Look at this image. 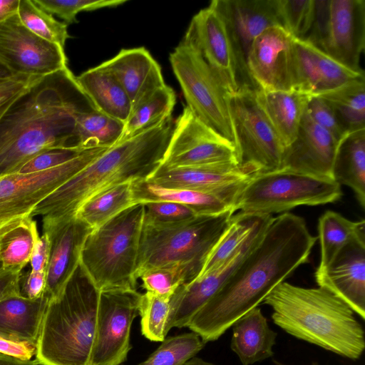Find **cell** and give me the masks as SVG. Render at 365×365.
Listing matches in <instances>:
<instances>
[{"instance_id":"6da1fadb","label":"cell","mask_w":365,"mask_h":365,"mask_svg":"<svg viewBox=\"0 0 365 365\" xmlns=\"http://www.w3.org/2000/svg\"><path fill=\"white\" fill-rule=\"evenodd\" d=\"M317 239L300 216L284 212L273 217L259 240L192 317L187 327L205 343L219 339L308 262Z\"/></svg>"},{"instance_id":"7a4b0ae2","label":"cell","mask_w":365,"mask_h":365,"mask_svg":"<svg viewBox=\"0 0 365 365\" xmlns=\"http://www.w3.org/2000/svg\"><path fill=\"white\" fill-rule=\"evenodd\" d=\"M93 110L68 67L41 77L0 120V177L16 173L43 151L79 148L76 120Z\"/></svg>"},{"instance_id":"3957f363","label":"cell","mask_w":365,"mask_h":365,"mask_svg":"<svg viewBox=\"0 0 365 365\" xmlns=\"http://www.w3.org/2000/svg\"><path fill=\"white\" fill-rule=\"evenodd\" d=\"M174 125L170 116L108 148L41 202L31 215L48 220L70 218L96 194L125 182L147 179L160 165Z\"/></svg>"},{"instance_id":"277c9868","label":"cell","mask_w":365,"mask_h":365,"mask_svg":"<svg viewBox=\"0 0 365 365\" xmlns=\"http://www.w3.org/2000/svg\"><path fill=\"white\" fill-rule=\"evenodd\" d=\"M273 322L292 336L356 360L365 349L364 331L353 310L327 289L283 282L264 299Z\"/></svg>"},{"instance_id":"5b68a950","label":"cell","mask_w":365,"mask_h":365,"mask_svg":"<svg viewBox=\"0 0 365 365\" xmlns=\"http://www.w3.org/2000/svg\"><path fill=\"white\" fill-rule=\"evenodd\" d=\"M100 292L79 264L48 304L37 343L38 364L91 365Z\"/></svg>"},{"instance_id":"8992f818","label":"cell","mask_w":365,"mask_h":365,"mask_svg":"<svg viewBox=\"0 0 365 365\" xmlns=\"http://www.w3.org/2000/svg\"><path fill=\"white\" fill-rule=\"evenodd\" d=\"M234 213L197 215L180 222L156 224L143 221L136 264V278L155 268L175 267L185 283L200 274L212 250Z\"/></svg>"},{"instance_id":"52a82bcc","label":"cell","mask_w":365,"mask_h":365,"mask_svg":"<svg viewBox=\"0 0 365 365\" xmlns=\"http://www.w3.org/2000/svg\"><path fill=\"white\" fill-rule=\"evenodd\" d=\"M144 210L143 204H135L93 230L86 237L80 265L100 292L136 289Z\"/></svg>"},{"instance_id":"ba28073f","label":"cell","mask_w":365,"mask_h":365,"mask_svg":"<svg viewBox=\"0 0 365 365\" xmlns=\"http://www.w3.org/2000/svg\"><path fill=\"white\" fill-rule=\"evenodd\" d=\"M343 192L331 179L287 170L252 175L240 192L237 211L261 215L287 212L299 205H319L338 201Z\"/></svg>"},{"instance_id":"9c48e42d","label":"cell","mask_w":365,"mask_h":365,"mask_svg":"<svg viewBox=\"0 0 365 365\" xmlns=\"http://www.w3.org/2000/svg\"><path fill=\"white\" fill-rule=\"evenodd\" d=\"M169 61L187 106L200 121L235 145L230 95L200 53L180 42L170 53Z\"/></svg>"},{"instance_id":"30bf717a","label":"cell","mask_w":365,"mask_h":365,"mask_svg":"<svg viewBox=\"0 0 365 365\" xmlns=\"http://www.w3.org/2000/svg\"><path fill=\"white\" fill-rule=\"evenodd\" d=\"M312 26L304 40L356 71L365 46L364 0H314Z\"/></svg>"},{"instance_id":"8fae6325","label":"cell","mask_w":365,"mask_h":365,"mask_svg":"<svg viewBox=\"0 0 365 365\" xmlns=\"http://www.w3.org/2000/svg\"><path fill=\"white\" fill-rule=\"evenodd\" d=\"M239 165L252 175L278 170L285 147L258 104L253 88L230 96Z\"/></svg>"},{"instance_id":"7c38bea8","label":"cell","mask_w":365,"mask_h":365,"mask_svg":"<svg viewBox=\"0 0 365 365\" xmlns=\"http://www.w3.org/2000/svg\"><path fill=\"white\" fill-rule=\"evenodd\" d=\"M108 148H88L75 158L46 170L0 177V223L31 215L41 202Z\"/></svg>"},{"instance_id":"4fadbf2b","label":"cell","mask_w":365,"mask_h":365,"mask_svg":"<svg viewBox=\"0 0 365 365\" xmlns=\"http://www.w3.org/2000/svg\"><path fill=\"white\" fill-rule=\"evenodd\" d=\"M227 164L239 165L235 144L204 124L185 106L175 121L160 165L181 168Z\"/></svg>"},{"instance_id":"5bb4252c","label":"cell","mask_w":365,"mask_h":365,"mask_svg":"<svg viewBox=\"0 0 365 365\" xmlns=\"http://www.w3.org/2000/svg\"><path fill=\"white\" fill-rule=\"evenodd\" d=\"M137 289L100 292L96 331L91 365H120L131 349L130 328L138 313Z\"/></svg>"},{"instance_id":"9a60e30c","label":"cell","mask_w":365,"mask_h":365,"mask_svg":"<svg viewBox=\"0 0 365 365\" xmlns=\"http://www.w3.org/2000/svg\"><path fill=\"white\" fill-rule=\"evenodd\" d=\"M0 63L12 75L43 77L67 68L64 48L29 30L17 14L0 23Z\"/></svg>"},{"instance_id":"2e32d148","label":"cell","mask_w":365,"mask_h":365,"mask_svg":"<svg viewBox=\"0 0 365 365\" xmlns=\"http://www.w3.org/2000/svg\"><path fill=\"white\" fill-rule=\"evenodd\" d=\"M181 42L200 53L230 96L237 92L240 83L232 43L222 17L212 6L192 17Z\"/></svg>"},{"instance_id":"e0dca14e","label":"cell","mask_w":365,"mask_h":365,"mask_svg":"<svg viewBox=\"0 0 365 365\" xmlns=\"http://www.w3.org/2000/svg\"><path fill=\"white\" fill-rule=\"evenodd\" d=\"M222 17L237 59L241 86L252 85L247 58L254 40L266 29L281 26L276 0H214L210 2Z\"/></svg>"},{"instance_id":"ac0fdd59","label":"cell","mask_w":365,"mask_h":365,"mask_svg":"<svg viewBox=\"0 0 365 365\" xmlns=\"http://www.w3.org/2000/svg\"><path fill=\"white\" fill-rule=\"evenodd\" d=\"M293 38L282 26H273L254 40L247 58L254 89L293 90Z\"/></svg>"},{"instance_id":"d6986e66","label":"cell","mask_w":365,"mask_h":365,"mask_svg":"<svg viewBox=\"0 0 365 365\" xmlns=\"http://www.w3.org/2000/svg\"><path fill=\"white\" fill-rule=\"evenodd\" d=\"M92 230L75 216L43 219V232L48 235L50 243L43 295L49 301L62 292L79 266L84 242Z\"/></svg>"},{"instance_id":"ffe728a7","label":"cell","mask_w":365,"mask_h":365,"mask_svg":"<svg viewBox=\"0 0 365 365\" xmlns=\"http://www.w3.org/2000/svg\"><path fill=\"white\" fill-rule=\"evenodd\" d=\"M273 220L267 215L254 230L241 249L219 268L178 287L170 298L169 328L187 327L192 317L219 290Z\"/></svg>"},{"instance_id":"44dd1931","label":"cell","mask_w":365,"mask_h":365,"mask_svg":"<svg viewBox=\"0 0 365 365\" xmlns=\"http://www.w3.org/2000/svg\"><path fill=\"white\" fill-rule=\"evenodd\" d=\"M339 143L313 121L305 108L297 137L285 148L279 170L333 180Z\"/></svg>"},{"instance_id":"7402d4cb","label":"cell","mask_w":365,"mask_h":365,"mask_svg":"<svg viewBox=\"0 0 365 365\" xmlns=\"http://www.w3.org/2000/svg\"><path fill=\"white\" fill-rule=\"evenodd\" d=\"M293 90L309 96L319 95L346 83L362 79L356 72L339 63L324 52L299 38H293Z\"/></svg>"},{"instance_id":"603a6c76","label":"cell","mask_w":365,"mask_h":365,"mask_svg":"<svg viewBox=\"0 0 365 365\" xmlns=\"http://www.w3.org/2000/svg\"><path fill=\"white\" fill-rule=\"evenodd\" d=\"M316 282L344 302L365 319V240L348 243L324 269L316 271Z\"/></svg>"},{"instance_id":"cb8c5ba5","label":"cell","mask_w":365,"mask_h":365,"mask_svg":"<svg viewBox=\"0 0 365 365\" xmlns=\"http://www.w3.org/2000/svg\"><path fill=\"white\" fill-rule=\"evenodd\" d=\"M252 175L239 165L166 168L145 179L160 187L212 193L239 194Z\"/></svg>"},{"instance_id":"d4e9b609","label":"cell","mask_w":365,"mask_h":365,"mask_svg":"<svg viewBox=\"0 0 365 365\" xmlns=\"http://www.w3.org/2000/svg\"><path fill=\"white\" fill-rule=\"evenodd\" d=\"M100 66L123 88L132 110L165 85L160 65L144 47L121 49Z\"/></svg>"},{"instance_id":"484cf974","label":"cell","mask_w":365,"mask_h":365,"mask_svg":"<svg viewBox=\"0 0 365 365\" xmlns=\"http://www.w3.org/2000/svg\"><path fill=\"white\" fill-rule=\"evenodd\" d=\"M132 190L136 204L172 202L190 207L197 215H218L228 212L235 214L234 206L239 195L168 188L150 183L145 179L132 181Z\"/></svg>"},{"instance_id":"4316f807","label":"cell","mask_w":365,"mask_h":365,"mask_svg":"<svg viewBox=\"0 0 365 365\" xmlns=\"http://www.w3.org/2000/svg\"><path fill=\"white\" fill-rule=\"evenodd\" d=\"M48 302L43 294L35 299L15 294L1 300L0 336L37 344Z\"/></svg>"},{"instance_id":"83f0119b","label":"cell","mask_w":365,"mask_h":365,"mask_svg":"<svg viewBox=\"0 0 365 365\" xmlns=\"http://www.w3.org/2000/svg\"><path fill=\"white\" fill-rule=\"evenodd\" d=\"M232 327L230 347L242 365H252L274 355L277 334L270 328L258 307L241 317Z\"/></svg>"},{"instance_id":"f1b7e54d","label":"cell","mask_w":365,"mask_h":365,"mask_svg":"<svg viewBox=\"0 0 365 365\" xmlns=\"http://www.w3.org/2000/svg\"><path fill=\"white\" fill-rule=\"evenodd\" d=\"M254 90L258 104L286 148L297 137L310 96L295 90Z\"/></svg>"},{"instance_id":"f546056e","label":"cell","mask_w":365,"mask_h":365,"mask_svg":"<svg viewBox=\"0 0 365 365\" xmlns=\"http://www.w3.org/2000/svg\"><path fill=\"white\" fill-rule=\"evenodd\" d=\"M76 80L96 110L125 124L132 111L131 103L110 73L99 65L84 71Z\"/></svg>"},{"instance_id":"4dcf8cb0","label":"cell","mask_w":365,"mask_h":365,"mask_svg":"<svg viewBox=\"0 0 365 365\" xmlns=\"http://www.w3.org/2000/svg\"><path fill=\"white\" fill-rule=\"evenodd\" d=\"M332 178L340 185L349 187L365 207V129L349 132L339 141Z\"/></svg>"},{"instance_id":"1f68e13d","label":"cell","mask_w":365,"mask_h":365,"mask_svg":"<svg viewBox=\"0 0 365 365\" xmlns=\"http://www.w3.org/2000/svg\"><path fill=\"white\" fill-rule=\"evenodd\" d=\"M31 215L0 223V260L2 269L21 272L30 262L39 238L36 222Z\"/></svg>"},{"instance_id":"d6a6232c","label":"cell","mask_w":365,"mask_h":365,"mask_svg":"<svg viewBox=\"0 0 365 365\" xmlns=\"http://www.w3.org/2000/svg\"><path fill=\"white\" fill-rule=\"evenodd\" d=\"M318 237L321 257L316 271H321L332 262L348 243L365 240L364 220L354 222L336 212L327 210L319 219Z\"/></svg>"},{"instance_id":"836d02e7","label":"cell","mask_w":365,"mask_h":365,"mask_svg":"<svg viewBox=\"0 0 365 365\" xmlns=\"http://www.w3.org/2000/svg\"><path fill=\"white\" fill-rule=\"evenodd\" d=\"M135 204L132 181L125 182L86 200L77 210L75 217L94 230Z\"/></svg>"},{"instance_id":"e575fe53","label":"cell","mask_w":365,"mask_h":365,"mask_svg":"<svg viewBox=\"0 0 365 365\" xmlns=\"http://www.w3.org/2000/svg\"><path fill=\"white\" fill-rule=\"evenodd\" d=\"M267 216L241 212L234 214L227 228L208 255L198 277L219 268L229 261L241 249L254 230Z\"/></svg>"},{"instance_id":"d590c367","label":"cell","mask_w":365,"mask_h":365,"mask_svg":"<svg viewBox=\"0 0 365 365\" xmlns=\"http://www.w3.org/2000/svg\"><path fill=\"white\" fill-rule=\"evenodd\" d=\"M317 96L328 103L348 133L365 129V78Z\"/></svg>"},{"instance_id":"8d00e7d4","label":"cell","mask_w":365,"mask_h":365,"mask_svg":"<svg viewBox=\"0 0 365 365\" xmlns=\"http://www.w3.org/2000/svg\"><path fill=\"white\" fill-rule=\"evenodd\" d=\"M175 102L176 96L172 88L165 85L158 89L132 110L118 142L163 123L171 116Z\"/></svg>"},{"instance_id":"74e56055","label":"cell","mask_w":365,"mask_h":365,"mask_svg":"<svg viewBox=\"0 0 365 365\" xmlns=\"http://www.w3.org/2000/svg\"><path fill=\"white\" fill-rule=\"evenodd\" d=\"M124 123L98 110L80 115L76 123L78 146L87 149L110 148L117 143L123 133Z\"/></svg>"},{"instance_id":"f35d334b","label":"cell","mask_w":365,"mask_h":365,"mask_svg":"<svg viewBox=\"0 0 365 365\" xmlns=\"http://www.w3.org/2000/svg\"><path fill=\"white\" fill-rule=\"evenodd\" d=\"M17 14L21 23L31 32L64 48L69 37L66 24L55 19L33 0H19Z\"/></svg>"},{"instance_id":"ab89813d","label":"cell","mask_w":365,"mask_h":365,"mask_svg":"<svg viewBox=\"0 0 365 365\" xmlns=\"http://www.w3.org/2000/svg\"><path fill=\"white\" fill-rule=\"evenodd\" d=\"M205 344L201 337L193 331L167 337L140 365H184Z\"/></svg>"},{"instance_id":"60d3db41","label":"cell","mask_w":365,"mask_h":365,"mask_svg":"<svg viewBox=\"0 0 365 365\" xmlns=\"http://www.w3.org/2000/svg\"><path fill=\"white\" fill-rule=\"evenodd\" d=\"M170 299H164L148 292L141 294L138 313L141 317L143 335L150 341L162 342L170 330Z\"/></svg>"},{"instance_id":"b9f144b4","label":"cell","mask_w":365,"mask_h":365,"mask_svg":"<svg viewBox=\"0 0 365 365\" xmlns=\"http://www.w3.org/2000/svg\"><path fill=\"white\" fill-rule=\"evenodd\" d=\"M282 26L294 38L304 39L313 24L314 0H276Z\"/></svg>"},{"instance_id":"7bdbcfd3","label":"cell","mask_w":365,"mask_h":365,"mask_svg":"<svg viewBox=\"0 0 365 365\" xmlns=\"http://www.w3.org/2000/svg\"><path fill=\"white\" fill-rule=\"evenodd\" d=\"M35 4L46 12L56 14L65 24L77 23L76 15L83 11L115 7L127 0H33Z\"/></svg>"},{"instance_id":"ee69618b","label":"cell","mask_w":365,"mask_h":365,"mask_svg":"<svg viewBox=\"0 0 365 365\" xmlns=\"http://www.w3.org/2000/svg\"><path fill=\"white\" fill-rule=\"evenodd\" d=\"M139 279L146 292L168 299L185 283L181 272L175 267L152 269L142 274Z\"/></svg>"},{"instance_id":"f6af8a7d","label":"cell","mask_w":365,"mask_h":365,"mask_svg":"<svg viewBox=\"0 0 365 365\" xmlns=\"http://www.w3.org/2000/svg\"><path fill=\"white\" fill-rule=\"evenodd\" d=\"M144 205L143 221L156 224H170L187 220L197 216L190 207L167 201L150 202Z\"/></svg>"},{"instance_id":"bcb514c9","label":"cell","mask_w":365,"mask_h":365,"mask_svg":"<svg viewBox=\"0 0 365 365\" xmlns=\"http://www.w3.org/2000/svg\"><path fill=\"white\" fill-rule=\"evenodd\" d=\"M85 150L80 148H62L43 151L26 161L16 173H32L53 168L75 158Z\"/></svg>"},{"instance_id":"7dc6e473","label":"cell","mask_w":365,"mask_h":365,"mask_svg":"<svg viewBox=\"0 0 365 365\" xmlns=\"http://www.w3.org/2000/svg\"><path fill=\"white\" fill-rule=\"evenodd\" d=\"M306 110L314 123L340 141L348 132L328 103L319 96H310Z\"/></svg>"},{"instance_id":"c3c4849f","label":"cell","mask_w":365,"mask_h":365,"mask_svg":"<svg viewBox=\"0 0 365 365\" xmlns=\"http://www.w3.org/2000/svg\"><path fill=\"white\" fill-rule=\"evenodd\" d=\"M41 78L11 75L0 78V120L14 102Z\"/></svg>"},{"instance_id":"681fc988","label":"cell","mask_w":365,"mask_h":365,"mask_svg":"<svg viewBox=\"0 0 365 365\" xmlns=\"http://www.w3.org/2000/svg\"><path fill=\"white\" fill-rule=\"evenodd\" d=\"M46 282V272H32L21 276L19 295L35 299L43 296Z\"/></svg>"},{"instance_id":"f907efd6","label":"cell","mask_w":365,"mask_h":365,"mask_svg":"<svg viewBox=\"0 0 365 365\" xmlns=\"http://www.w3.org/2000/svg\"><path fill=\"white\" fill-rule=\"evenodd\" d=\"M37 344L18 341L0 336V354L23 360H31L36 354Z\"/></svg>"},{"instance_id":"816d5d0a","label":"cell","mask_w":365,"mask_h":365,"mask_svg":"<svg viewBox=\"0 0 365 365\" xmlns=\"http://www.w3.org/2000/svg\"><path fill=\"white\" fill-rule=\"evenodd\" d=\"M50 243L48 235L42 233L36 242L30 259L31 271L46 272L49 258Z\"/></svg>"},{"instance_id":"f5cc1de1","label":"cell","mask_w":365,"mask_h":365,"mask_svg":"<svg viewBox=\"0 0 365 365\" xmlns=\"http://www.w3.org/2000/svg\"><path fill=\"white\" fill-rule=\"evenodd\" d=\"M21 272L0 271V301L11 295L19 294Z\"/></svg>"},{"instance_id":"db71d44e","label":"cell","mask_w":365,"mask_h":365,"mask_svg":"<svg viewBox=\"0 0 365 365\" xmlns=\"http://www.w3.org/2000/svg\"><path fill=\"white\" fill-rule=\"evenodd\" d=\"M19 0H0V23L17 14Z\"/></svg>"},{"instance_id":"11a10c76","label":"cell","mask_w":365,"mask_h":365,"mask_svg":"<svg viewBox=\"0 0 365 365\" xmlns=\"http://www.w3.org/2000/svg\"><path fill=\"white\" fill-rule=\"evenodd\" d=\"M0 365H38L36 361L23 360L0 354Z\"/></svg>"},{"instance_id":"9f6ffc18","label":"cell","mask_w":365,"mask_h":365,"mask_svg":"<svg viewBox=\"0 0 365 365\" xmlns=\"http://www.w3.org/2000/svg\"><path fill=\"white\" fill-rule=\"evenodd\" d=\"M184 365H216L204 361L203 359L197 357H192L188 360Z\"/></svg>"},{"instance_id":"6f0895ef","label":"cell","mask_w":365,"mask_h":365,"mask_svg":"<svg viewBox=\"0 0 365 365\" xmlns=\"http://www.w3.org/2000/svg\"><path fill=\"white\" fill-rule=\"evenodd\" d=\"M12 74L0 63V78L11 76Z\"/></svg>"},{"instance_id":"680465c9","label":"cell","mask_w":365,"mask_h":365,"mask_svg":"<svg viewBox=\"0 0 365 365\" xmlns=\"http://www.w3.org/2000/svg\"><path fill=\"white\" fill-rule=\"evenodd\" d=\"M273 362L275 364V365H287V364H282V363L275 361V360H274ZM312 365H319V364L317 363H313Z\"/></svg>"},{"instance_id":"91938a15","label":"cell","mask_w":365,"mask_h":365,"mask_svg":"<svg viewBox=\"0 0 365 365\" xmlns=\"http://www.w3.org/2000/svg\"><path fill=\"white\" fill-rule=\"evenodd\" d=\"M2 269V264H1V262L0 260V271Z\"/></svg>"},{"instance_id":"94428289","label":"cell","mask_w":365,"mask_h":365,"mask_svg":"<svg viewBox=\"0 0 365 365\" xmlns=\"http://www.w3.org/2000/svg\"><path fill=\"white\" fill-rule=\"evenodd\" d=\"M120 365H123V364H120Z\"/></svg>"}]
</instances>
